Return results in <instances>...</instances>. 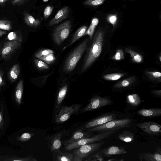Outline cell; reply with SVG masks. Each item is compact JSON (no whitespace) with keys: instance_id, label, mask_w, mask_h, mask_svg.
<instances>
[{"instance_id":"cell-21","label":"cell","mask_w":161,"mask_h":161,"mask_svg":"<svg viewBox=\"0 0 161 161\" xmlns=\"http://www.w3.org/2000/svg\"><path fill=\"white\" fill-rule=\"evenodd\" d=\"M99 23V19L97 17L93 18L91 20V22L89 27L87 28L85 33L83 35V36L88 35L89 36L90 40H91L95 30V29Z\"/></svg>"},{"instance_id":"cell-19","label":"cell","mask_w":161,"mask_h":161,"mask_svg":"<svg viewBox=\"0 0 161 161\" xmlns=\"http://www.w3.org/2000/svg\"><path fill=\"white\" fill-rule=\"evenodd\" d=\"M139 157L141 161H161V155L158 152L141 153L139 154Z\"/></svg>"},{"instance_id":"cell-41","label":"cell","mask_w":161,"mask_h":161,"mask_svg":"<svg viewBox=\"0 0 161 161\" xmlns=\"http://www.w3.org/2000/svg\"><path fill=\"white\" fill-rule=\"evenodd\" d=\"M117 17L116 15H112L110 16L108 18L109 22L114 26L116 23Z\"/></svg>"},{"instance_id":"cell-38","label":"cell","mask_w":161,"mask_h":161,"mask_svg":"<svg viewBox=\"0 0 161 161\" xmlns=\"http://www.w3.org/2000/svg\"><path fill=\"white\" fill-rule=\"evenodd\" d=\"M12 28L10 22L7 20H0V29L6 31H9Z\"/></svg>"},{"instance_id":"cell-6","label":"cell","mask_w":161,"mask_h":161,"mask_svg":"<svg viewBox=\"0 0 161 161\" xmlns=\"http://www.w3.org/2000/svg\"><path fill=\"white\" fill-rule=\"evenodd\" d=\"M82 104H73L69 106H64L58 113L55 115V121L57 124L63 123L68 120L73 115H77L81 108Z\"/></svg>"},{"instance_id":"cell-14","label":"cell","mask_w":161,"mask_h":161,"mask_svg":"<svg viewBox=\"0 0 161 161\" xmlns=\"http://www.w3.org/2000/svg\"><path fill=\"white\" fill-rule=\"evenodd\" d=\"M68 90V86L65 85L59 89L57 96L54 103V112L55 114H58L61 108L64 106L63 102L66 95Z\"/></svg>"},{"instance_id":"cell-20","label":"cell","mask_w":161,"mask_h":161,"mask_svg":"<svg viewBox=\"0 0 161 161\" xmlns=\"http://www.w3.org/2000/svg\"><path fill=\"white\" fill-rule=\"evenodd\" d=\"M20 72V67L18 64H14L9 70L8 78L11 82H14L18 78Z\"/></svg>"},{"instance_id":"cell-35","label":"cell","mask_w":161,"mask_h":161,"mask_svg":"<svg viewBox=\"0 0 161 161\" xmlns=\"http://www.w3.org/2000/svg\"><path fill=\"white\" fill-rule=\"evenodd\" d=\"M111 58L116 61L123 60L125 58L123 51L121 49H118L115 54Z\"/></svg>"},{"instance_id":"cell-43","label":"cell","mask_w":161,"mask_h":161,"mask_svg":"<svg viewBox=\"0 0 161 161\" xmlns=\"http://www.w3.org/2000/svg\"><path fill=\"white\" fill-rule=\"evenodd\" d=\"M5 84L3 79V73L2 71H0V87L3 86Z\"/></svg>"},{"instance_id":"cell-27","label":"cell","mask_w":161,"mask_h":161,"mask_svg":"<svg viewBox=\"0 0 161 161\" xmlns=\"http://www.w3.org/2000/svg\"><path fill=\"white\" fill-rule=\"evenodd\" d=\"M87 28V26L85 25H83L79 27L74 33L70 43L68 46L72 44L83 36Z\"/></svg>"},{"instance_id":"cell-30","label":"cell","mask_w":161,"mask_h":161,"mask_svg":"<svg viewBox=\"0 0 161 161\" xmlns=\"http://www.w3.org/2000/svg\"><path fill=\"white\" fill-rule=\"evenodd\" d=\"M5 39L8 41H15L21 43L23 41L21 35L15 32L9 33Z\"/></svg>"},{"instance_id":"cell-10","label":"cell","mask_w":161,"mask_h":161,"mask_svg":"<svg viewBox=\"0 0 161 161\" xmlns=\"http://www.w3.org/2000/svg\"><path fill=\"white\" fill-rule=\"evenodd\" d=\"M21 45V42L16 41H7L1 50L2 57L5 60L10 59L12 55L20 47Z\"/></svg>"},{"instance_id":"cell-47","label":"cell","mask_w":161,"mask_h":161,"mask_svg":"<svg viewBox=\"0 0 161 161\" xmlns=\"http://www.w3.org/2000/svg\"><path fill=\"white\" fill-rule=\"evenodd\" d=\"M20 0H15L13 2V3H17V2H19Z\"/></svg>"},{"instance_id":"cell-40","label":"cell","mask_w":161,"mask_h":161,"mask_svg":"<svg viewBox=\"0 0 161 161\" xmlns=\"http://www.w3.org/2000/svg\"><path fill=\"white\" fill-rule=\"evenodd\" d=\"M54 7L51 5H48L45 8L43 16L45 18L47 19L51 15L54 9Z\"/></svg>"},{"instance_id":"cell-39","label":"cell","mask_w":161,"mask_h":161,"mask_svg":"<svg viewBox=\"0 0 161 161\" xmlns=\"http://www.w3.org/2000/svg\"><path fill=\"white\" fill-rule=\"evenodd\" d=\"M103 161L104 160L103 157L99 152L96 153L89 157L85 161Z\"/></svg>"},{"instance_id":"cell-34","label":"cell","mask_w":161,"mask_h":161,"mask_svg":"<svg viewBox=\"0 0 161 161\" xmlns=\"http://www.w3.org/2000/svg\"><path fill=\"white\" fill-rule=\"evenodd\" d=\"M106 0H86L83 2L85 5L96 6L103 4Z\"/></svg>"},{"instance_id":"cell-13","label":"cell","mask_w":161,"mask_h":161,"mask_svg":"<svg viewBox=\"0 0 161 161\" xmlns=\"http://www.w3.org/2000/svg\"><path fill=\"white\" fill-rule=\"evenodd\" d=\"M65 133V131L62 130L49 137L48 145L51 151L53 152L60 149L62 144L61 138Z\"/></svg>"},{"instance_id":"cell-49","label":"cell","mask_w":161,"mask_h":161,"mask_svg":"<svg viewBox=\"0 0 161 161\" xmlns=\"http://www.w3.org/2000/svg\"><path fill=\"white\" fill-rule=\"evenodd\" d=\"M159 59L160 61L161 62V56L160 55L159 56Z\"/></svg>"},{"instance_id":"cell-37","label":"cell","mask_w":161,"mask_h":161,"mask_svg":"<svg viewBox=\"0 0 161 161\" xmlns=\"http://www.w3.org/2000/svg\"><path fill=\"white\" fill-rule=\"evenodd\" d=\"M34 135L33 133H25L18 137V140L21 142H26L29 140Z\"/></svg>"},{"instance_id":"cell-3","label":"cell","mask_w":161,"mask_h":161,"mask_svg":"<svg viewBox=\"0 0 161 161\" xmlns=\"http://www.w3.org/2000/svg\"><path fill=\"white\" fill-rule=\"evenodd\" d=\"M104 143L103 140L87 144L75 149L72 153L74 161H82L94 152L99 150Z\"/></svg>"},{"instance_id":"cell-18","label":"cell","mask_w":161,"mask_h":161,"mask_svg":"<svg viewBox=\"0 0 161 161\" xmlns=\"http://www.w3.org/2000/svg\"><path fill=\"white\" fill-rule=\"evenodd\" d=\"M52 152L53 161H74V158L72 153H62L60 149Z\"/></svg>"},{"instance_id":"cell-25","label":"cell","mask_w":161,"mask_h":161,"mask_svg":"<svg viewBox=\"0 0 161 161\" xmlns=\"http://www.w3.org/2000/svg\"><path fill=\"white\" fill-rule=\"evenodd\" d=\"M126 102L131 106L133 107L138 106L141 102L139 96L136 94H133L127 95Z\"/></svg>"},{"instance_id":"cell-22","label":"cell","mask_w":161,"mask_h":161,"mask_svg":"<svg viewBox=\"0 0 161 161\" xmlns=\"http://www.w3.org/2000/svg\"><path fill=\"white\" fill-rule=\"evenodd\" d=\"M25 20L29 26L33 27H37L40 25L41 21L39 19H36L31 15L27 13L25 14Z\"/></svg>"},{"instance_id":"cell-46","label":"cell","mask_w":161,"mask_h":161,"mask_svg":"<svg viewBox=\"0 0 161 161\" xmlns=\"http://www.w3.org/2000/svg\"><path fill=\"white\" fill-rule=\"evenodd\" d=\"M6 0H0V3H3L6 1Z\"/></svg>"},{"instance_id":"cell-33","label":"cell","mask_w":161,"mask_h":161,"mask_svg":"<svg viewBox=\"0 0 161 161\" xmlns=\"http://www.w3.org/2000/svg\"><path fill=\"white\" fill-rule=\"evenodd\" d=\"M38 58L44 61L48 64L53 63L56 59L53 53H51Z\"/></svg>"},{"instance_id":"cell-44","label":"cell","mask_w":161,"mask_h":161,"mask_svg":"<svg viewBox=\"0 0 161 161\" xmlns=\"http://www.w3.org/2000/svg\"><path fill=\"white\" fill-rule=\"evenodd\" d=\"M151 93L153 94L161 97V90H154L151 91Z\"/></svg>"},{"instance_id":"cell-4","label":"cell","mask_w":161,"mask_h":161,"mask_svg":"<svg viewBox=\"0 0 161 161\" xmlns=\"http://www.w3.org/2000/svg\"><path fill=\"white\" fill-rule=\"evenodd\" d=\"M88 39L86 38L70 54L64 66V70L67 72L72 71L85 51Z\"/></svg>"},{"instance_id":"cell-5","label":"cell","mask_w":161,"mask_h":161,"mask_svg":"<svg viewBox=\"0 0 161 161\" xmlns=\"http://www.w3.org/2000/svg\"><path fill=\"white\" fill-rule=\"evenodd\" d=\"M118 130H114L102 132L96 135L91 137H89L82 139L75 142L65 146V149L67 151H69L87 144L101 141L109 137Z\"/></svg>"},{"instance_id":"cell-2","label":"cell","mask_w":161,"mask_h":161,"mask_svg":"<svg viewBox=\"0 0 161 161\" xmlns=\"http://www.w3.org/2000/svg\"><path fill=\"white\" fill-rule=\"evenodd\" d=\"M132 120L128 118L120 119H115L104 124L87 130L88 132H104L114 130H118L131 126Z\"/></svg>"},{"instance_id":"cell-26","label":"cell","mask_w":161,"mask_h":161,"mask_svg":"<svg viewBox=\"0 0 161 161\" xmlns=\"http://www.w3.org/2000/svg\"><path fill=\"white\" fill-rule=\"evenodd\" d=\"M125 52L130 54L132 61L135 63H141L143 61V57L140 54L128 48L125 49Z\"/></svg>"},{"instance_id":"cell-48","label":"cell","mask_w":161,"mask_h":161,"mask_svg":"<svg viewBox=\"0 0 161 161\" xmlns=\"http://www.w3.org/2000/svg\"><path fill=\"white\" fill-rule=\"evenodd\" d=\"M49 0H42V1H43V2H47V1H48Z\"/></svg>"},{"instance_id":"cell-23","label":"cell","mask_w":161,"mask_h":161,"mask_svg":"<svg viewBox=\"0 0 161 161\" xmlns=\"http://www.w3.org/2000/svg\"><path fill=\"white\" fill-rule=\"evenodd\" d=\"M23 89V80H20L17 84L16 86L15 97L16 102L19 104H20L21 102Z\"/></svg>"},{"instance_id":"cell-11","label":"cell","mask_w":161,"mask_h":161,"mask_svg":"<svg viewBox=\"0 0 161 161\" xmlns=\"http://www.w3.org/2000/svg\"><path fill=\"white\" fill-rule=\"evenodd\" d=\"M136 125L144 132L149 134L155 135L161 132V125L156 122H145L137 123Z\"/></svg>"},{"instance_id":"cell-1","label":"cell","mask_w":161,"mask_h":161,"mask_svg":"<svg viewBox=\"0 0 161 161\" xmlns=\"http://www.w3.org/2000/svg\"><path fill=\"white\" fill-rule=\"evenodd\" d=\"M104 37V32L102 31L98 30L95 33L82 69V72L88 68L100 55L103 45Z\"/></svg>"},{"instance_id":"cell-7","label":"cell","mask_w":161,"mask_h":161,"mask_svg":"<svg viewBox=\"0 0 161 161\" xmlns=\"http://www.w3.org/2000/svg\"><path fill=\"white\" fill-rule=\"evenodd\" d=\"M72 27L71 21L68 20L61 24L53 30V38L54 42L60 45L69 36Z\"/></svg>"},{"instance_id":"cell-8","label":"cell","mask_w":161,"mask_h":161,"mask_svg":"<svg viewBox=\"0 0 161 161\" xmlns=\"http://www.w3.org/2000/svg\"><path fill=\"white\" fill-rule=\"evenodd\" d=\"M113 103L112 101L108 98L93 96L85 107L80 109L79 114L98 109L105 106L110 105Z\"/></svg>"},{"instance_id":"cell-12","label":"cell","mask_w":161,"mask_h":161,"mask_svg":"<svg viewBox=\"0 0 161 161\" xmlns=\"http://www.w3.org/2000/svg\"><path fill=\"white\" fill-rule=\"evenodd\" d=\"M98 152L103 157H110L114 155L125 154L127 153L125 147L116 146H113L104 148L99 150Z\"/></svg>"},{"instance_id":"cell-16","label":"cell","mask_w":161,"mask_h":161,"mask_svg":"<svg viewBox=\"0 0 161 161\" xmlns=\"http://www.w3.org/2000/svg\"><path fill=\"white\" fill-rule=\"evenodd\" d=\"M83 128L76 130L69 139L64 141L63 143L64 146L75 142L82 139L89 137L91 136V134L90 133L84 132L83 131Z\"/></svg>"},{"instance_id":"cell-28","label":"cell","mask_w":161,"mask_h":161,"mask_svg":"<svg viewBox=\"0 0 161 161\" xmlns=\"http://www.w3.org/2000/svg\"><path fill=\"white\" fill-rule=\"evenodd\" d=\"M134 80L133 77L128 78L118 82L114 85V87L117 88L127 87L130 85Z\"/></svg>"},{"instance_id":"cell-9","label":"cell","mask_w":161,"mask_h":161,"mask_svg":"<svg viewBox=\"0 0 161 161\" xmlns=\"http://www.w3.org/2000/svg\"><path fill=\"white\" fill-rule=\"evenodd\" d=\"M117 117V114L114 113L108 112L102 114L87 122L83 128L84 130L91 129L116 119Z\"/></svg>"},{"instance_id":"cell-31","label":"cell","mask_w":161,"mask_h":161,"mask_svg":"<svg viewBox=\"0 0 161 161\" xmlns=\"http://www.w3.org/2000/svg\"><path fill=\"white\" fill-rule=\"evenodd\" d=\"M145 73L147 76L151 79L161 81V73L159 71H145Z\"/></svg>"},{"instance_id":"cell-24","label":"cell","mask_w":161,"mask_h":161,"mask_svg":"<svg viewBox=\"0 0 161 161\" xmlns=\"http://www.w3.org/2000/svg\"><path fill=\"white\" fill-rule=\"evenodd\" d=\"M118 138L123 142H129L133 140L134 135L129 130H124L118 135Z\"/></svg>"},{"instance_id":"cell-15","label":"cell","mask_w":161,"mask_h":161,"mask_svg":"<svg viewBox=\"0 0 161 161\" xmlns=\"http://www.w3.org/2000/svg\"><path fill=\"white\" fill-rule=\"evenodd\" d=\"M69 13V8L65 6L58 11L55 16L50 20L48 23L49 26L58 24L68 17Z\"/></svg>"},{"instance_id":"cell-36","label":"cell","mask_w":161,"mask_h":161,"mask_svg":"<svg viewBox=\"0 0 161 161\" xmlns=\"http://www.w3.org/2000/svg\"><path fill=\"white\" fill-rule=\"evenodd\" d=\"M53 53L54 51L50 49H42L36 53L35 54V56L38 58L40 57Z\"/></svg>"},{"instance_id":"cell-32","label":"cell","mask_w":161,"mask_h":161,"mask_svg":"<svg viewBox=\"0 0 161 161\" xmlns=\"http://www.w3.org/2000/svg\"><path fill=\"white\" fill-rule=\"evenodd\" d=\"M34 61L36 67L40 70L48 69L49 68L47 64L38 58H35Z\"/></svg>"},{"instance_id":"cell-17","label":"cell","mask_w":161,"mask_h":161,"mask_svg":"<svg viewBox=\"0 0 161 161\" xmlns=\"http://www.w3.org/2000/svg\"><path fill=\"white\" fill-rule=\"evenodd\" d=\"M137 112L142 116L148 118L156 117L161 115V108H156L142 109L137 110Z\"/></svg>"},{"instance_id":"cell-45","label":"cell","mask_w":161,"mask_h":161,"mask_svg":"<svg viewBox=\"0 0 161 161\" xmlns=\"http://www.w3.org/2000/svg\"><path fill=\"white\" fill-rule=\"evenodd\" d=\"M6 34V32L0 30V37Z\"/></svg>"},{"instance_id":"cell-42","label":"cell","mask_w":161,"mask_h":161,"mask_svg":"<svg viewBox=\"0 0 161 161\" xmlns=\"http://www.w3.org/2000/svg\"><path fill=\"white\" fill-rule=\"evenodd\" d=\"M3 106H2L1 111H0V130L3 127Z\"/></svg>"},{"instance_id":"cell-29","label":"cell","mask_w":161,"mask_h":161,"mask_svg":"<svg viewBox=\"0 0 161 161\" xmlns=\"http://www.w3.org/2000/svg\"><path fill=\"white\" fill-rule=\"evenodd\" d=\"M125 74L123 73H114L107 74L103 76V78L107 80H118L124 75Z\"/></svg>"}]
</instances>
